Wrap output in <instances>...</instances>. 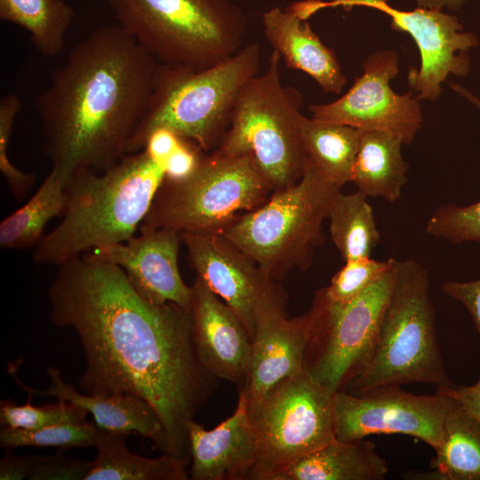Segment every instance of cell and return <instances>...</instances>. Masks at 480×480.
<instances>
[{"instance_id":"cb8c5ba5","label":"cell","mask_w":480,"mask_h":480,"mask_svg":"<svg viewBox=\"0 0 480 480\" xmlns=\"http://www.w3.org/2000/svg\"><path fill=\"white\" fill-rule=\"evenodd\" d=\"M432 459V471L420 479L480 480V423L452 398L445 415L441 444Z\"/></svg>"},{"instance_id":"5bb4252c","label":"cell","mask_w":480,"mask_h":480,"mask_svg":"<svg viewBox=\"0 0 480 480\" xmlns=\"http://www.w3.org/2000/svg\"><path fill=\"white\" fill-rule=\"evenodd\" d=\"M452 398L436 393L418 396L397 385L383 386L355 396L337 391L334 430L340 441L371 435L402 434L416 437L434 451L442 439L443 424Z\"/></svg>"},{"instance_id":"f1b7e54d","label":"cell","mask_w":480,"mask_h":480,"mask_svg":"<svg viewBox=\"0 0 480 480\" xmlns=\"http://www.w3.org/2000/svg\"><path fill=\"white\" fill-rule=\"evenodd\" d=\"M331 239L345 261L371 257L380 240L367 196L339 191L328 214Z\"/></svg>"},{"instance_id":"d590c367","label":"cell","mask_w":480,"mask_h":480,"mask_svg":"<svg viewBox=\"0 0 480 480\" xmlns=\"http://www.w3.org/2000/svg\"><path fill=\"white\" fill-rule=\"evenodd\" d=\"M205 155V151L196 143L181 138L179 146L163 165L165 180L181 181L188 179L199 167Z\"/></svg>"},{"instance_id":"7402d4cb","label":"cell","mask_w":480,"mask_h":480,"mask_svg":"<svg viewBox=\"0 0 480 480\" xmlns=\"http://www.w3.org/2000/svg\"><path fill=\"white\" fill-rule=\"evenodd\" d=\"M386 460L365 439H334L299 459L273 480H380L388 474Z\"/></svg>"},{"instance_id":"3957f363","label":"cell","mask_w":480,"mask_h":480,"mask_svg":"<svg viewBox=\"0 0 480 480\" xmlns=\"http://www.w3.org/2000/svg\"><path fill=\"white\" fill-rule=\"evenodd\" d=\"M164 179L163 167L145 150L125 155L101 172H74L67 181L62 220L35 245L33 260L59 267L91 250L127 241Z\"/></svg>"},{"instance_id":"44dd1931","label":"cell","mask_w":480,"mask_h":480,"mask_svg":"<svg viewBox=\"0 0 480 480\" xmlns=\"http://www.w3.org/2000/svg\"><path fill=\"white\" fill-rule=\"evenodd\" d=\"M262 23L266 39L288 68L305 72L325 92L342 91L347 79L338 59L306 20L289 8L273 7L263 13Z\"/></svg>"},{"instance_id":"f546056e","label":"cell","mask_w":480,"mask_h":480,"mask_svg":"<svg viewBox=\"0 0 480 480\" xmlns=\"http://www.w3.org/2000/svg\"><path fill=\"white\" fill-rule=\"evenodd\" d=\"M105 431L93 421L64 422L36 430L2 428L0 445L3 449L53 447L66 450L76 447H96Z\"/></svg>"},{"instance_id":"d6a6232c","label":"cell","mask_w":480,"mask_h":480,"mask_svg":"<svg viewBox=\"0 0 480 480\" xmlns=\"http://www.w3.org/2000/svg\"><path fill=\"white\" fill-rule=\"evenodd\" d=\"M426 231L452 244H480V201L466 206L447 204L438 207L428 220Z\"/></svg>"},{"instance_id":"484cf974","label":"cell","mask_w":480,"mask_h":480,"mask_svg":"<svg viewBox=\"0 0 480 480\" xmlns=\"http://www.w3.org/2000/svg\"><path fill=\"white\" fill-rule=\"evenodd\" d=\"M307 159L339 187L351 182L361 130L302 116L300 122Z\"/></svg>"},{"instance_id":"4316f807","label":"cell","mask_w":480,"mask_h":480,"mask_svg":"<svg viewBox=\"0 0 480 480\" xmlns=\"http://www.w3.org/2000/svg\"><path fill=\"white\" fill-rule=\"evenodd\" d=\"M68 179L64 173L52 168L33 196L2 220L1 248L23 250L36 245L44 236L47 223L64 211Z\"/></svg>"},{"instance_id":"83f0119b","label":"cell","mask_w":480,"mask_h":480,"mask_svg":"<svg viewBox=\"0 0 480 480\" xmlns=\"http://www.w3.org/2000/svg\"><path fill=\"white\" fill-rule=\"evenodd\" d=\"M74 16L63 0H0V19L25 29L33 46L47 57L63 51Z\"/></svg>"},{"instance_id":"ffe728a7","label":"cell","mask_w":480,"mask_h":480,"mask_svg":"<svg viewBox=\"0 0 480 480\" xmlns=\"http://www.w3.org/2000/svg\"><path fill=\"white\" fill-rule=\"evenodd\" d=\"M9 372L16 384L31 396H55L84 409L92 415L93 420L102 431L123 435L139 434L150 438L164 452L165 438L163 425L154 409L142 398L132 395L104 396L79 392L66 383L60 372L53 367L46 371L50 386L44 390L32 388L24 384L16 374L15 368L9 365Z\"/></svg>"},{"instance_id":"b9f144b4","label":"cell","mask_w":480,"mask_h":480,"mask_svg":"<svg viewBox=\"0 0 480 480\" xmlns=\"http://www.w3.org/2000/svg\"><path fill=\"white\" fill-rule=\"evenodd\" d=\"M451 88L460 97L476 106L480 111V99L472 92L459 84H451Z\"/></svg>"},{"instance_id":"e0dca14e","label":"cell","mask_w":480,"mask_h":480,"mask_svg":"<svg viewBox=\"0 0 480 480\" xmlns=\"http://www.w3.org/2000/svg\"><path fill=\"white\" fill-rule=\"evenodd\" d=\"M192 288L193 337L203 366L216 379L242 389L247 379L252 340L236 314L199 277Z\"/></svg>"},{"instance_id":"ac0fdd59","label":"cell","mask_w":480,"mask_h":480,"mask_svg":"<svg viewBox=\"0 0 480 480\" xmlns=\"http://www.w3.org/2000/svg\"><path fill=\"white\" fill-rule=\"evenodd\" d=\"M192 480H245L258 459V444L247 400L239 392L234 413L211 430L194 420L188 424Z\"/></svg>"},{"instance_id":"277c9868","label":"cell","mask_w":480,"mask_h":480,"mask_svg":"<svg viewBox=\"0 0 480 480\" xmlns=\"http://www.w3.org/2000/svg\"><path fill=\"white\" fill-rule=\"evenodd\" d=\"M260 55V44L252 43L204 69L159 63L147 111L126 155L143 150L149 133L160 127L193 141L205 152L215 149L228 128L239 92L259 73Z\"/></svg>"},{"instance_id":"e575fe53","label":"cell","mask_w":480,"mask_h":480,"mask_svg":"<svg viewBox=\"0 0 480 480\" xmlns=\"http://www.w3.org/2000/svg\"><path fill=\"white\" fill-rule=\"evenodd\" d=\"M92 461L64 455L61 452L50 456H38L29 480H84Z\"/></svg>"},{"instance_id":"1f68e13d","label":"cell","mask_w":480,"mask_h":480,"mask_svg":"<svg viewBox=\"0 0 480 480\" xmlns=\"http://www.w3.org/2000/svg\"><path fill=\"white\" fill-rule=\"evenodd\" d=\"M395 260H376L367 257L345 261V265L332 277L330 284L322 291L334 303H348L383 276Z\"/></svg>"},{"instance_id":"9c48e42d","label":"cell","mask_w":480,"mask_h":480,"mask_svg":"<svg viewBox=\"0 0 480 480\" xmlns=\"http://www.w3.org/2000/svg\"><path fill=\"white\" fill-rule=\"evenodd\" d=\"M274 189L250 156L213 150L181 181L164 179L140 224L181 232H220L263 204Z\"/></svg>"},{"instance_id":"9a60e30c","label":"cell","mask_w":480,"mask_h":480,"mask_svg":"<svg viewBox=\"0 0 480 480\" xmlns=\"http://www.w3.org/2000/svg\"><path fill=\"white\" fill-rule=\"evenodd\" d=\"M363 74L338 100L308 107L311 118L346 124L361 131H382L410 145L422 124L421 107L413 92H395L389 82L398 74L394 51H379L363 63Z\"/></svg>"},{"instance_id":"30bf717a","label":"cell","mask_w":480,"mask_h":480,"mask_svg":"<svg viewBox=\"0 0 480 480\" xmlns=\"http://www.w3.org/2000/svg\"><path fill=\"white\" fill-rule=\"evenodd\" d=\"M336 392L303 372L247 404L258 444L251 480H273L299 459L336 439Z\"/></svg>"},{"instance_id":"74e56055","label":"cell","mask_w":480,"mask_h":480,"mask_svg":"<svg viewBox=\"0 0 480 480\" xmlns=\"http://www.w3.org/2000/svg\"><path fill=\"white\" fill-rule=\"evenodd\" d=\"M181 137L172 131L160 127L153 130L146 140L143 150L163 167L168 156L176 149ZM164 169V168H163Z\"/></svg>"},{"instance_id":"836d02e7","label":"cell","mask_w":480,"mask_h":480,"mask_svg":"<svg viewBox=\"0 0 480 480\" xmlns=\"http://www.w3.org/2000/svg\"><path fill=\"white\" fill-rule=\"evenodd\" d=\"M20 109V99L15 94L5 95L0 100V171L17 200L25 197L35 182V176L15 167L8 156L14 121Z\"/></svg>"},{"instance_id":"5b68a950","label":"cell","mask_w":480,"mask_h":480,"mask_svg":"<svg viewBox=\"0 0 480 480\" xmlns=\"http://www.w3.org/2000/svg\"><path fill=\"white\" fill-rule=\"evenodd\" d=\"M117 24L160 64L200 70L244 45L246 19L230 0H107Z\"/></svg>"},{"instance_id":"603a6c76","label":"cell","mask_w":480,"mask_h":480,"mask_svg":"<svg viewBox=\"0 0 480 480\" xmlns=\"http://www.w3.org/2000/svg\"><path fill=\"white\" fill-rule=\"evenodd\" d=\"M403 141L382 131H361L351 182L364 194L389 203L400 199L407 181L408 164L402 156Z\"/></svg>"},{"instance_id":"d4e9b609","label":"cell","mask_w":480,"mask_h":480,"mask_svg":"<svg viewBox=\"0 0 480 480\" xmlns=\"http://www.w3.org/2000/svg\"><path fill=\"white\" fill-rule=\"evenodd\" d=\"M127 435L104 432L84 480H188L190 460L163 452L147 458L129 451Z\"/></svg>"},{"instance_id":"8fae6325","label":"cell","mask_w":480,"mask_h":480,"mask_svg":"<svg viewBox=\"0 0 480 480\" xmlns=\"http://www.w3.org/2000/svg\"><path fill=\"white\" fill-rule=\"evenodd\" d=\"M391 268L353 300L338 304L322 289L316 292L310 310L304 371L317 382L343 391L366 367L377 343L380 321L396 271Z\"/></svg>"},{"instance_id":"f35d334b","label":"cell","mask_w":480,"mask_h":480,"mask_svg":"<svg viewBox=\"0 0 480 480\" xmlns=\"http://www.w3.org/2000/svg\"><path fill=\"white\" fill-rule=\"evenodd\" d=\"M38 456L16 455L11 450H7L0 460L1 480H22L28 479Z\"/></svg>"},{"instance_id":"ba28073f","label":"cell","mask_w":480,"mask_h":480,"mask_svg":"<svg viewBox=\"0 0 480 480\" xmlns=\"http://www.w3.org/2000/svg\"><path fill=\"white\" fill-rule=\"evenodd\" d=\"M280 60L273 51L265 73L243 86L228 128L215 148L228 156H250L274 191L295 184L307 160L300 132L303 96L282 84Z\"/></svg>"},{"instance_id":"2e32d148","label":"cell","mask_w":480,"mask_h":480,"mask_svg":"<svg viewBox=\"0 0 480 480\" xmlns=\"http://www.w3.org/2000/svg\"><path fill=\"white\" fill-rule=\"evenodd\" d=\"M140 235L92 252L120 267L146 299L175 303L191 310L192 288L183 281L178 255L180 233L165 228L140 226Z\"/></svg>"},{"instance_id":"60d3db41","label":"cell","mask_w":480,"mask_h":480,"mask_svg":"<svg viewBox=\"0 0 480 480\" xmlns=\"http://www.w3.org/2000/svg\"><path fill=\"white\" fill-rule=\"evenodd\" d=\"M419 6L436 9V10H448L458 11L460 10L468 0H414Z\"/></svg>"},{"instance_id":"4dcf8cb0","label":"cell","mask_w":480,"mask_h":480,"mask_svg":"<svg viewBox=\"0 0 480 480\" xmlns=\"http://www.w3.org/2000/svg\"><path fill=\"white\" fill-rule=\"evenodd\" d=\"M32 396L28 395V402L22 405H17L12 399L1 400V427L36 430L59 423L86 420L87 412L68 401L58 399L54 404L35 406Z\"/></svg>"},{"instance_id":"ab89813d","label":"cell","mask_w":480,"mask_h":480,"mask_svg":"<svg viewBox=\"0 0 480 480\" xmlns=\"http://www.w3.org/2000/svg\"><path fill=\"white\" fill-rule=\"evenodd\" d=\"M436 392L456 400L480 423V379L473 385L440 388Z\"/></svg>"},{"instance_id":"52a82bcc","label":"cell","mask_w":480,"mask_h":480,"mask_svg":"<svg viewBox=\"0 0 480 480\" xmlns=\"http://www.w3.org/2000/svg\"><path fill=\"white\" fill-rule=\"evenodd\" d=\"M340 187L308 159L300 179L274 191L258 208L243 213L220 233L278 281L292 269L307 270L324 242L323 223Z\"/></svg>"},{"instance_id":"8992f818","label":"cell","mask_w":480,"mask_h":480,"mask_svg":"<svg viewBox=\"0 0 480 480\" xmlns=\"http://www.w3.org/2000/svg\"><path fill=\"white\" fill-rule=\"evenodd\" d=\"M428 270L415 260H396L394 286L373 355L343 391L358 396L390 385L453 387L437 344Z\"/></svg>"},{"instance_id":"7c38bea8","label":"cell","mask_w":480,"mask_h":480,"mask_svg":"<svg viewBox=\"0 0 480 480\" xmlns=\"http://www.w3.org/2000/svg\"><path fill=\"white\" fill-rule=\"evenodd\" d=\"M369 7L388 15L390 27L409 34L416 43L420 68H410L408 84L419 100H436L442 93V84L451 76H465L470 69L468 52L478 46L477 36L465 31L458 19L441 10L419 6L412 11L396 9L388 0L313 1L316 12L325 7Z\"/></svg>"},{"instance_id":"d6986e66","label":"cell","mask_w":480,"mask_h":480,"mask_svg":"<svg viewBox=\"0 0 480 480\" xmlns=\"http://www.w3.org/2000/svg\"><path fill=\"white\" fill-rule=\"evenodd\" d=\"M308 331V313L289 318L286 311H277L259 320L252 340L247 379L239 390L248 404L260 401L284 379L305 372Z\"/></svg>"},{"instance_id":"7a4b0ae2","label":"cell","mask_w":480,"mask_h":480,"mask_svg":"<svg viewBox=\"0 0 480 480\" xmlns=\"http://www.w3.org/2000/svg\"><path fill=\"white\" fill-rule=\"evenodd\" d=\"M158 65L118 24L101 26L74 46L36 100L52 168L68 177L101 172L124 156Z\"/></svg>"},{"instance_id":"8d00e7d4","label":"cell","mask_w":480,"mask_h":480,"mask_svg":"<svg viewBox=\"0 0 480 480\" xmlns=\"http://www.w3.org/2000/svg\"><path fill=\"white\" fill-rule=\"evenodd\" d=\"M444 294L464 306L480 335V278L471 281H444Z\"/></svg>"},{"instance_id":"4fadbf2b","label":"cell","mask_w":480,"mask_h":480,"mask_svg":"<svg viewBox=\"0 0 480 480\" xmlns=\"http://www.w3.org/2000/svg\"><path fill=\"white\" fill-rule=\"evenodd\" d=\"M190 264L208 287L239 317L251 340L264 316L286 311L277 281L219 232H181Z\"/></svg>"},{"instance_id":"6da1fadb","label":"cell","mask_w":480,"mask_h":480,"mask_svg":"<svg viewBox=\"0 0 480 480\" xmlns=\"http://www.w3.org/2000/svg\"><path fill=\"white\" fill-rule=\"evenodd\" d=\"M48 297L52 322L72 329L84 349L82 392L144 399L163 425L164 452L190 460L188 424L218 380L197 356L191 310L150 301L93 252L59 266Z\"/></svg>"}]
</instances>
